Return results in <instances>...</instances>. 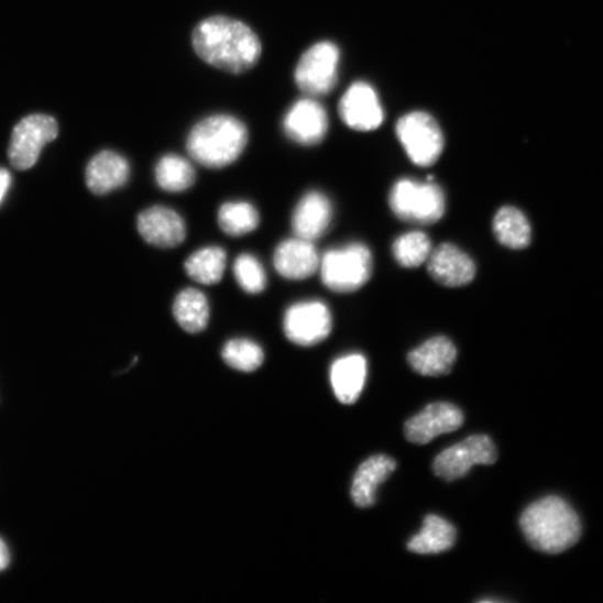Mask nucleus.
Instances as JSON below:
<instances>
[{
  "label": "nucleus",
  "instance_id": "obj_1",
  "mask_svg": "<svg viewBox=\"0 0 603 603\" xmlns=\"http://www.w3.org/2000/svg\"><path fill=\"white\" fill-rule=\"evenodd\" d=\"M196 54L207 64L233 74H241L257 64L262 44L245 23L226 17L201 21L191 37Z\"/></svg>",
  "mask_w": 603,
  "mask_h": 603
},
{
  "label": "nucleus",
  "instance_id": "obj_2",
  "mask_svg": "<svg viewBox=\"0 0 603 603\" xmlns=\"http://www.w3.org/2000/svg\"><path fill=\"white\" fill-rule=\"evenodd\" d=\"M519 525L526 540L538 551L559 555L581 537V520L573 507L559 496H547L526 507Z\"/></svg>",
  "mask_w": 603,
  "mask_h": 603
},
{
  "label": "nucleus",
  "instance_id": "obj_3",
  "mask_svg": "<svg viewBox=\"0 0 603 603\" xmlns=\"http://www.w3.org/2000/svg\"><path fill=\"white\" fill-rule=\"evenodd\" d=\"M249 130L229 114H216L198 122L187 139L190 157L204 167L219 169L235 163L244 153Z\"/></svg>",
  "mask_w": 603,
  "mask_h": 603
},
{
  "label": "nucleus",
  "instance_id": "obj_4",
  "mask_svg": "<svg viewBox=\"0 0 603 603\" xmlns=\"http://www.w3.org/2000/svg\"><path fill=\"white\" fill-rule=\"evenodd\" d=\"M324 284L337 293H351L363 287L373 271L372 254L362 243H351L328 251L320 260Z\"/></svg>",
  "mask_w": 603,
  "mask_h": 603
},
{
  "label": "nucleus",
  "instance_id": "obj_5",
  "mask_svg": "<svg viewBox=\"0 0 603 603\" xmlns=\"http://www.w3.org/2000/svg\"><path fill=\"white\" fill-rule=\"evenodd\" d=\"M390 205L402 220L418 224H431L439 221L446 210L442 189L431 180L419 183L402 179L391 191Z\"/></svg>",
  "mask_w": 603,
  "mask_h": 603
},
{
  "label": "nucleus",
  "instance_id": "obj_6",
  "mask_svg": "<svg viewBox=\"0 0 603 603\" xmlns=\"http://www.w3.org/2000/svg\"><path fill=\"white\" fill-rule=\"evenodd\" d=\"M340 52L331 42H320L300 56L295 68L298 89L310 96H326L338 81Z\"/></svg>",
  "mask_w": 603,
  "mask_h": 603
},
{
  "label": "nucleus",
  "instance_id": "obj_7",
  "mask_svg": "<svg viewBox=\"0 0 603 603\" xmlns=\"http://www.w3.org/2000/svg\"><path fill=\"white\" fill-rule=\"evenodd\" d=\"M397 136L409 160L417 166H432L442 154L445 141L436 120L425 112L403 117L396 128Z\"/></svg>",
  "mask_w": 603,
  "mask_h": 603
},
{
  "label": "nucleus",
  "instance_id": "obj_8",
  "mask_svg": "<svg viewBox=\"0 0 603 603\" xmlns=\"http://www.w3.org/2000/svg\"><path fill=\"white\" fill-rule=\"evenodd\" d=\"M497 460L496 447L487 435H473L451 446L435 459L432 469L447 482L464 478L475 465H492Z\"/></svg>",
  "mask_w": 603,
  "mask_h": 603
},
{
  "label": "nucleus",
  "instance_id": "obj_9",
  "mask_svg": "<svg viewBox=\"0 0 603 603\" xmlns=\"http://www.w3.org/2000/svg\"><path fill=\"white\" fill-rule=\"evenodd\" d=\"M58 125L54 118L45 114H32L24 118L14 128L9 147L12 166L19 171L32 168L39 161L43 147L54 141Z\"/></svg>",
  "mask_w": 603,
  "mask_h": 603
},
{
  "label": "nucleus",
  "instance_id": "obj_10",
  "mask_svg": "<svg viewBox=\"0 0 603 603\" xmlns=\"http://www.w3.org/2000/svg\"><path fill=\"white\" fill-rule=\"evenodd\" d=\"M286 338L294 344L313 347L332 331V316L320 300L299 302L287 309L283 320Z\"/></svg>",
  "mask_w": 603,
  "mask_h": 603
},
{
  "label": "nucleus",
  "instance_id": "obj_11",
  "mask_svg": "<svg viewBox=\"0 0 603 603\" xmlns=\"http://www.w3.org/2000/svg\"><path fill=\"white\" fill-rule=\"evenodd\" d=\"M141 238L150 245L173 249L180 245L187 235L183 217L172 208L153 206L144 209L136 220Z\"/></svg>",
  "mask_w": 603,
  "mask_h": 603
},
{
  "label": "nucleus",
  "instance_id": "obj_12",
  "mask_svg": "<svg viewBox=\"0 0 603 603\" xmlns=\"http://www.w3.org/2000/svg\"><path fill=\"white\" fill-rule=\"evenodd\" d=\"M329 129L326 109L313 98L296 101L283 120V130L288 139L300 145L320 143Z\"/></svg>",
  "mask_w": 603,
  "mask_h": 603
},
{
  "label": "nucleus",
  "instance_id": "obj_13",
  "mask_svg": "<svg viewBox=\"0 0 603 603\" xmlns=\"http://www.w3.org/2000/svg\"><path fill=\"white\" fill-rule=\"evenodd\" d=\"M462 410L449 403H435L405 424V436L414 443L425 445L439 435L456 431L462 427Z\"/></svg>",
  "mask_w": 603,
  "mask_h": 603
},
{
  "label": "nucleus",
  "instance_id": "obj_14",
  "mask_svg": "<svg viewBox=\"0 0 603 603\" xmlns=\"http://www.w3.org/2000/svg\"><path fill=\"white\" fill-rule=\"evenodd\" d=\"M339 113L343 122L357 131L379 129L384 121V110L379 96L366 84H354L342 97Z\"/></svg>",
  "mask_w": 603,
  "mask_h": 603
},
{
  "label": "nucleus",
  "instance_id": "obj_15",
  "mask_svg": "<svg viewBox=\"0 0 603 603\" xmlns=\"http://www.w3.org/2000/svg\"><path fill=\"white\" fill-rule=\"evenodd\" d=\"M430 276L447 287L470 284L476 274L474 261L454 244L443 243L432 250L427 260Z\"/></svg>",
  "mask_w": 603,
  "mask_h": 603
},
{
  "label": "nucleus",
  "instance_id": "obj_16",
  "mask_svg": "<svg viewBox=\"0 0 603 603\" xmlns=\"http://www.w3.org/2000/svg\"><path fill=\"white\" fill-rule=\"evenodd\" d=\"M333 219V207L322 193L311 191L296 205L292 229L296 238L315 242L326 235Z\"/></svg>",
  "mask_w": 603,
  "mask_h": 603
},
{
  "label": "nucleus",
  "instance_id": "obj_17",
  "mask_svg": "<svg viewBox=\"0 0 603 603\" xmlns=\"http://www.w3.org/2000/svg\"><path fill=\"white\" fill-rule=\"evenodd\" d=\"M273 262L277 273L292 281L309 278L320 267L314 242L298 238L282 242L275 250Z\"/></svg>",
  "mask_w": 603,
  "mask_h": 603
},
{
  "label": "nucleus",
  "instance_id": "obj_18",
  "mask_svg": "<svg viewBox=\"0 0 603 603\" xmlns=\"http://www.w3.org/2000/svg\"><path fill=\"white\" fill-rule=\"evenodd\" d=\"M129 177L130 165L128 161L110 150L102 151L94 157L86 173L89 189L100 196L123 187Z\"/></svg>",
  "mask_w": 603,
  "mask_h": 603
},
{
  "label": "nucleus",
  "instance_id": "obj_19",
  "mask_svg": "<svg viewBox=\"0 0 603 603\" xmlns=\"http://www.w3.org/2000/svg\"><path fill=\"white\" fill-rule=\"evenodd\" d=\"M366 360L362 354H348L336 360L330 380L337 399L344 405L354 404L364 387Z\"/></svg>",
  "mask_w": 603,
  "mask_h": 603
},
{
  "label": "nucleus",
  "instance_id": "obj_20",
  "mask_svg": "<svg viewBox=\"0 0 603 603\" xmlns=\"http://www.w3.org/2000/svg\"><path fill=\"white\" fill-rule=\"evenodd\" d=\"M457 358L454 343L446 337H435L413 350L408 354V362L421 375L439 376L451 371Z\"/></svg>",
  "mask_w": 603,
  "mask_h": 603
},
{
  "label": "nucleus",
  "instance_id": "obj_21",
  "mask_svg": "<svg viewBox=\"0 0 603 603\" xmlns=\"http://www.w3.org/2000/svg\"><path fill=\"white\" fill-rule=\"evenodd\" d=\"M396 461L386 456H374L358 469L352 483L351 497L358 507H370L375 503L376 489L396 470Z\"/></svg>",
  "mask_w": 603,
  "mask_h": 603
},
{
  "label": "nucleus",
  "instance_id": "obj_22",
  "mask_svg": "<svg viewBox=\"0 0 603 603\" xmlns=\"http://www.w3.org/2000/svg\"><path fill=\"white\" fill-rule=\"evenodd\" d=\"M456 526L445 518L429 514L421 531L410 539L407 549L417 555H438L450 550L457 541Z\"/></svg>",
  "mask_w": 603,
  "mask_h": 603
},
{
  "label": "nucleus",
  "instance_id": "obj_23",
  "mask_svg": "<svg viewBox=\"0 0 603 603\" xmlns=\"http://www.w3.org/2000/svg\"><path fill=\"white\" fill-rule=\"evenodd\" d=\"M493 232L503 246L519 251L529 248L533 241L530 220L516 207H502L493 220Z\"/></svg>",
  "mask_w": 603,
  "mask_h": 603
},
{
  "label": "nucleus",
  "instance_id": "obj_24",
  "mask_svg": "<svg viewBox=\"0 0 603 603\" xmlns=\"http://www.w3.org/2000/svg\"><path fill=\"white\" fill-rule=\"evenodd\" d=\"M174 317L188 333L204 331L209 321L210 309L206 295L196 288L182 290L174 302Z\"/></svg>",
  "mask_w": 603,
  "mask_h": 603
},
{
  "label": "nucleus",
  "instance_id": "obj_25",
  "mask_svg": "<svg viewBox=\"0 0 603 603\" xmlns=\"http://www.w3.org/2000/svg\"><path fill=\"white\" fill-rule=\"evenodd\" d=\"M220 230L230 237L240 238L254 232L260 224L257 209L246 201H231L218 210Z\"/></svg>",
  "mask_w": 603,
  "mask_h": 603
},
{
  "label": "nucleus",
  "instance_id": "obj_26",
  "mask_svg": "<svg viewBox=\"0 0 603 603\" xmlns=\"http://www.w3.org/2000/svg\"><path fill=\"white\" fill-rule=\"evenodd\" d=\"M226 252L217 246L201 249L191 254L185 263L187 275L205 285L220 282L226 268Z\"/></svg>",
  "mask_w": 603,
  "mask_h": 603
},
{
  "label": "nucleus",
  "instance_id": "obj_27",
  "mask_svg": "<svg viewBox=\"0 0 603 603\" xmlns=\"http://www.w3.org/2000/svg\"><path fill=\"white\" fill-rule=\"evenodd\" d=\"M158 186L168 193H183L194 186L196 172L193 165L182 156H164L155 171Z\"/></svg>",
  "mask_w": 603,
  "mask_h": 603
},
{
  "label": "nucleus",
  "instance_id": "obj_28",
  "mask_svg": "<svg viewBox=\"0 0 603 603\" xmlns=\"http://www.w3.org/2000/svg\"><path fill=\"white\" fill-rule=\"evenodd\" d=\"M221 357L226 364L242 372H253L264 362L260 344L249 339H233L224 344Z\"/></svg>",
  "mask_w": 603,
  "mask_h": 603
},
{
  "label": "nucleus",
  "instance_id": "obj_29",
  "mask_svg": "<svg viewBox=\"0 0 603 603\" xmlns=\"http://www.w3.org/2000/svg\"><path fill=\"white\" fill-rule=\"evenodd\" d=\"M431 251V242L423 232L404 234L393 245L396 262L406 268H415L426 263Z\"/></svg>",
  "mask_w": 603,
  "mask_h": 603
},
{
  "label": "nucleus",
  "instance_id": "obj_30",
  "mask_svg": "<svg viewBox=\"0 0 603 603\" xmlns=\"http://www.w3.org/2000/svg\"><path fill=\"white\" fill-rule=\"evenodd\" d=\"M234 275L239 285L250 294L263 292L267 284L263 265L252 254H242L237 259Z\"/></svg>",
  "mask_w": 603,
  "mask_h": 603
},
{
  "label": "nucleus",
  "instance_id": "obj_31",
  "mask_svg": "<svg viewBox=\"0 0 603 603\" xmlns=\"http://www.w3.org/2000/svg\"><path fill=\"white\" fill-rule=\"evenodd\" d=\"M12 183L11 174L7 169H0V204L4 200Z\"/></svg>",
  "mask_w": 603,
  "mask_h": 603
},
{
  "label": "nucleus",
  "instance_id": "obj_32",
  "mask_svg": "<svg viewBox=\"0 0 603 603\" xmlns=\"http://www.w3.org/2000/svg\"><path fill=\"white\" fill-rule=\"evenodd\" d=\"M11 561V556L8 546L0 539V571H4Z\"/></svg>",
  "mask_w": 603,
  "mask_h": 603
}]
</instances>
